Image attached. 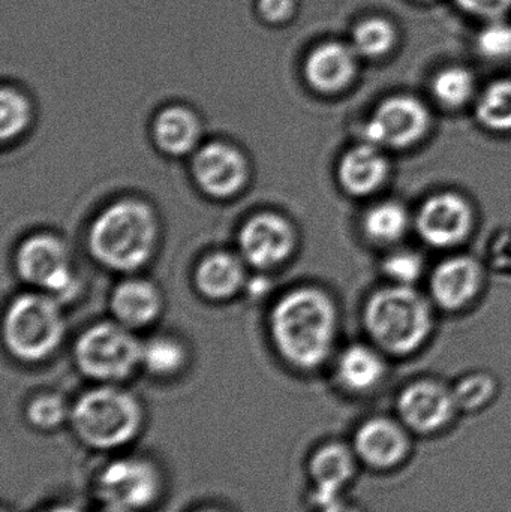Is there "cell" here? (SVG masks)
I'll return each instance as SVG.
<instances>
[{
  "mask_svg": "<svg viewBox=\"0 0 511 512\" xmlns=\"http://www.w3.org/2000/svg\"><path fill=\"white\" fill-rule=\"evenodd\" d=\"M365 321L375 342L393 354H408L419 348L432 330L429 304L405 285L374 294L366 304Z\"/></svg>",
  "mask_w": 511,
  "mask_h": 512,
  "instance_id": "4",
  "label": "cell"
},
{
  "mask_svg": "<svg viewBox=\"0 0 511 512\" xmlns=\"http://www.w3.org/2000/svg\"><path fill=\"white\" fill-rule=\"evenodd\" d=\"M72 430L81 444L93 450H117L134 441L144 414L137 397L120 388H93L71 406Z\"/></svg>",
  "mask_w": 511,
  "mask_h": 512,
  "instance_id": "3",
  "label": "cell"
},
{
  "mask_svg": "<svg viewBox=\"0 0 511 512\" xmlns=\"http://www.w3.org/2000/svg\"><path fill=\"white\" fill-rule=\"evenodd\" d=\"M2 512H12V511H9L8 508H3Z\"/></svg>",
  "mask_w": 511,
  "mask_h": 512,
  "instance_id": "39",
  "label": "cell"
},
{
  "mask_svg": "<svg viewBox=\"0 0 511 512\" xmlns=\"http://www.w3.org/2000/svg\"><path fill=\"white\" fill-rule=\"evenodd\" d=\"M353 450L363 465L375 471H390L410 456V430L390 418H371L354 433Z\"/></svg>",
  "mask_w": 511,
  "mask_h": 512,
  "instance_id": "11",
  "label": "cell"
},
{
  "mask_svg": "<svg viewBox=\"0 0 511 512\" xmlns=\"http://www.w3.org/2000/svg\"><path fill=\"white\" fill-rule=\"evenodd\" d=\"M387 171L386 158L369 143L345 153L339 164V180L350 194L368 195L383 185Z\"/></svg>",
  "mask_w": 511,
  "mask_h": 512,
  "instance_id": "19",
  "label": "cell"
},
{
  "mask_svg": "<svg viewBox=\"0 0 511 512\" xmlns=\"http://www.w3.org/2000/svg\"><path fill=\"white\" fill-rule=\"evenodd\" d=\"M261 15L272 23L287 20L294 8V0H260Z\"/></svg>",
  "mask_w": 511,
  "mask_h": 512,
  "instance_id": "34",
  "label": "cell"
},
{
  "mask_svg": "<svg viewBox=\"0 0 511 512\" xmlns=\"http://www.w3.org/2000/svg\"><path fill=\"white\" fill-rule=\"evenodd\" d=\"M141 363L153 375H176L185 366L186 351L176 339L155 337V339L144 343Z\"/></svg>",
  "mask_w": 511,
  "mask_h": 512,
  "instance_id": "23",
  "label": "cell"
},
{
  "mask_svg": "<svg viewBox=\"0 0 511 512\" xmlns=\"http://www.w3.org/2000/svg\"><path fill=\"white\" fill-rule=\"evenodd\" d=\"M465 11L480 17L495 18L511 8V0H456Z\"/></svg>",
  "mask_w": 511,
  "mask_h": 512,
  "instance_id": "33",
  "label": "cell"
},
{
  "mask_svg": "<svg viewBox=\"0 0 511 512\" xmlns=\"http://www.w3.org/2000/svg\"><path fill=\"white\" fill-rule=\"evenodd\" d=\"M164 489L161 471L144 457H120L96 475L95 496L102 508L143 512L159 501Z\"/></svg>",
  "mask_w": 511,
  "mask_h": 512,
  "instance_id": "6",
  "label": "cell"
},
{
  "mask_svg": "<svg viewBox=\"0 0 511 512\" xmlns=\"http://www.w3.org/2000/svg\"><path fill=\"white\" fill-rule=\"evenodd\" d=\"M479 50L492 59H501L511 54V26L494 23L479 35Z\"/></svg>",
  "mask_w": 511,
  "mask_h": 512,
  "instance_id": "32",
  "label": "cell"
},
{
  "mask_svg": "<svg viewBox=\"0 0 511 512\" xmlns=\"http://www.w3.org/2000/svg\"><path fill=\"white\" fill-rule=\"evenodd\" d=\"M305 71L306 78L314 89L324 93L338 92L354 77L356 60L350 48L329 42L312 51Z\"/></svg>",
  "mask_w": 511,
  "mask_h": 512,
  "instance_id": "17",
  "label": "cell"
},
{
  "mask_svg": "<svg viewBox=\"0 0 511 512\" xmlns=\"http://www.w3.org/2000/svg\"><path fill=\"white\" fill-rule=\"evenodd\" d=\"M245 267L237 256L227 252L207 255L195 271V283L210 300H227L245 283Z\"/></svg>",
  "mask_w": 511,
  "mask_h": 512,
  "instance_id": "20",
  "label": "cell"
},
{
  "mask_svg": "<svg viewBox=\"0 0 511 512\" xmlns=\"http://www.w3.org/2000/svg\"><path fill=\"white\" fill-rule=\"evenodd\" d=\"M71 417V408L60 394L44 393L33 397L26 408V418L35 429H57Z\"/></svg>",
  "mask_w": 511,
  "mask_h": 512,
  "instance_id": "26",
  "label": "cell"
},
{
  "mask_svg": "<svg viewBox=\"0 0 511 512\" xmlns=\"http://www.w3.org/2000/svg\"><path fill=\"white\" fill-rule=\"evenodd\" d=\"M143 345L128 327L102 322L87 328L75 345V360L84 375L104 382L128 378L141 363Z\"/></svg>",
  "mask_w": 511,
  "mask_h": 512,
  "instance_id": "7",
  "label": "cell"
},
{
  "mask_svg": "<svg viewBox=\"0 0 511 512\" xmlns=\"http://www.w3.org/2000/svg\"><path fill=\"white\" fill-rule=\"evenodd\" d=\"M356 453L341 442H327L314 451L308 474L312 484V504L323 508L342 501V493L357 471Z\"/></svg>",
  "mask_w": 511,
  "mask_h": 512,
  "instance_id": "14",
  "label": "cell"
},
{
  "mask_svg": "<svg viewBox=\"0 0 511 512\" xmlns=\"http://www.w3.org/2000/svg\"><path fill=\"white\" fill-rule=\"evenodd\" d=\"M473 92L474 80L467 69H446L434 81L435 96L447 107H461L471 98Z\"/></svg>",
  "mask_w": 511,
  "mask_h": 512,
  "instance_id": "28",
  "label": "cell"
},
{
  "mask_svg": "<svg viewBox=\"0 0 511 512\" xmlns=\"http://www.w3.org/2000/svg\"><path fill=\"white\" fill-rule=\"evenodd\" d=\"M380 355L366 346H351L342 354L338 364L339 381L356 393L372 390L384 376Z\"/></svg>",
  "mask_w": 511,
  "mask_h": 512,
  "instance_id": "22",
  "label": "cell"
},
{
  "mask_svg": "<svg viewBox=\"0 0 511 512\" xmlns=\"http://www.w3.org/2000/svg\"><path fill=\"white\" fill-rule=\"evenodd\" d=\"M318 512H360V510L354 507V505L347 504V502L342 499V501L335 502V504L318 508Z\"/></svg>",
  "mask_w": 511,
  "mask_h": 512,
  "instance_id": "35",
  "label": "cell"
},
{
  "mask_svg": "<svg viewBox=\"0 0 511 512\" xmlns=\"http://www.w3.org/2000/svg\"><path fill=\"white\" fill-rule=\"evenodd\" d=\"M336 319L329 295L317 288L294 289L273 309V340L288 363L299 369H315L332 352Z\"/></svg>",
  "mask_w": 511,
  "mask_h": 512,
  "instance_id": "1",
  "label": "cell"
},
{
  "mask_svg": "<svg viewBox=\"0 0 511 512\" xmlns=\"http://www.w3.org/2000/svg\"><path fill=\"white\" fill-rule=\"evenodd\" d=\"M482 283L479 264L467 256L447 259L435 270L432 292L446 309H459L476 297Z\"/></svg>",
  "mask_w": 511,
  "mask_h": 512,
  "instance_id": "16",
  "label": "cell"
},
{
  "mask_svg": "<svg viewBox=\"0 0 511 512\" xmlns=\"http://www.w3.org/2000/svg\"><path fill=\"white\" fill-rule=\"evenodd\" d=\"M21 279L42 289L57 301L77 291L71 256L62 240L48 234L29 237L17 252Z\"/></svg>",
  "mask_w": 511,
  "mask_h": 512,
  "instance_id": "8",
  "label": "cell"
},
{
  "mask_svg": "<svg viewBox=\"0 0 511 512\" xmlns=\"http://www.w3.org/2000/svg\"><path fill=\"white\" fill-rule=\"evenodd\" d=\"M407 227L408 215L401 204H378L365 218L366 234L378 243L396 242L404 236Z\"/></svg>",
  "mask_w": 511,
  "mask_h": 512,
  "instance_id": "24",
  "label": "cell"
},
{
  "mask_svg": "<svg viewBox=\"0 0 511 512\" xmlns=\"http://www.w3.org/2000/svg\"><path fill=\"white\" fill-rule=\"evenodd\" d=\"M429 128L425 105L410 96L387 99L375 111L365 128L374 146L408 147L417 143Z\"/></svg>",
  "mask_w": 511,
  "mask_h": 512,
  "instance_id": "9",
  "label": "cell"
},
{
  "mask_svg": "<svg viewBox=\"0 0 511 512\" xmlns=\"http://www.w3.org/2000/svg\"><path fill=\"white\" fill-rule=\"evenodd\" d=\"M0 135L3 141L14 140L29 125L32 110L26 96L11 87L0 93Z\"/></svg>",
  "mask_w": 511,
  "mask_h": 512,
  "instance_id": "27",
  "label": "cell"
},
{
  "mask_svg": "<svg viewBox=\"0 0 511 512\" xmlns=\"http://www.w3.org/2000/svg\"><path fill=\"white\" fill-rule=\"evenodd\" d=\"M153 135L162 152L171 156L188 155L200 141V120L188 108H165L156 117Z\"/></svg>",
  "mask_w": 511,
  "mask_h": 512,
  "instance_id": "21",
  "label": "cell"
},
{
  "mask_svg": "<svg viewBox=\"0 0 511 512\" xmlns=\"http://www.w3.org/2000/svg\"><path fill=\"white\" fill-rule=\"evenodd\" d=\"M162 300L158 289L146 280H125L111 295V309L125 327H143L158 318Z\"/></svg>",
  "mask_w": 511,
  "mask_h": 512,
  "instance_id": "18",
  "label": "cell"
},
{
  "mask_svg": "<svg viewBox=\"0 0 511 512\" xmlns=\"http://www.w3.org/2000/svg\"><path fill=\"white\" fill-rule=\"evenodd\" d=\"M158 242V221L147 204L123 200L95 219L89 233L93 256L105 267L134 271L143 267Z\"/></svg>",
  "mask_w": 511,
  "mask_h": 512,
  "instance_id": "2",
  "label": "cell"
},
{
  "mask_svg": "<svg viewBox=\"0 0 511 512\" xmlns=\"http://www.w3.org/2000/svg\"><path fill=\"white\" fill-rule=\"evenodd\" d=\"M458 411L453 390L440 382L420 381L402 391L398 399L401 423L410 432L432 435L452 421Z\"/></svg>",
  "mask_w": 511,
  "mask_h": 512,
  "instance_id": "10",
  "label": "cell"
},
{
  "mask_svg": "<svg viewBox=\"0 0 511 512\" xmlns=\"http://www.w3.org/2000/svg\"><path fill=\"white\" fill-rule=\"evenodd\" d=\"M495 391H497V384H495L492 376L485 375V373H477V375L467 376V378L462 379L453 388V396H455L458 409L474 412L485 408L494 399Z\"/></svg>",
  "mask_w": 511,
  "mask_h": 512,
  "instance_id": "29",
  "label": "cell"
},
{
  "mask_svg": "<svg viewBox=\"0 0 511 512\" xmlns=\"http://www.w3.org/2000/svg\"><path fill=\"white\" fill-rule=\"evenodd\" d=\"M197 512H225V511L219 510V508H203V510H200Z\"/></svg>",
  "mask_w": 511,
  "mask_h": 512,
  "instance_id": "37",
  "label": "cell"
},
{
  "mask_svg": "<svg viewBox=\"0 0 511 512\" xmlns=\"http://www.w3.org/2000/svg\"><path fill=\"white\" fill-rule=\"evenodd\" d=\"M354 47L369 57L387 53L395 42V32L387 21L371 18L363 21L354 30Z\"/></svg>",
  "mask_w": 511,
  "mask_h": 512,
  "instance_id": "30",
  "label": "cell"
},
{
  "mask_svg": "<svg viewBox=\"0 0 511 512\" xmlns=\"http://www.w3.org/2000/svg\"><path fill=\"white\" fill-rule=\"evenodd\" d=\"M296 234L287 219L260 213L245 222L239 234L243 258L257 268H273L290 258Z\"/></svg>",
  "mask_w": 511,
  "mask_h": 512,
  "instance_id": "12",
  "label": "cell"
},
{
  "mask_svg": "<svg viewBox=\"0 0 511 512\" xmlns=\"http://www.w3.org/2000/svg\"><path fill=\"white\" fill-rule=\"evenodd\" d=\"M245 156L225 143L201 147L192 161V174L198 186L210 197L228 198L239 194L248 180Z\"/></svg>",
  "mask_w": 511,
  "mask_h": 512,
  "instance_id": "13",
  "label": "cell"
},
{
  "mask_svg": "<svg viewBox=\"0 0 511 512\" xmlns=\"http://www.w3.org/2000/svg\"><path fill=\"white\" fill-rule=\"evenodd\" d=\"M384 271L401 285L410 286L423 271V259L416 252H396L384 262Z\"/></svg>",
  "mask_w": 511,
  "mask_h": 512,
  "instance_id": "31",
  "label": "cell"
},
{
  "mask_svg": "<svg viewBox=\"0 0 511 512\" xmlns=\"http://www.w3.org/2000/svg\"><path fill=\"white\" fill-rule=\"evenodd\" d=\"M99 512H120V511H114V510H108V508H102Z\"/></svg>",
  "mask_w": 511,
  "mask_h": 512,
  "instance_id": "38",
  "label": "cell"
},
{
  "mask_svg": "<svg viewBox=\"0 0 511 512\" xmlns=\"http://www.w3.org/2000/svg\"><path fill=\"white\" fill-rule=\"evenodd\" d=\"M477 116L494 131H511V81H498L486 89L477 105Z\"/></svg>",
  "mask_w": 511,
  "mask_h": 512,
  "instance_id": "25",
  "label": "cell"
},
{
  "mask_svg": "<svg viewBox=\"0 0 511 512\" xmlns=\"http://www.w3.org/2000/svg\"><path fill=\"white\" fill-rule=\"evenodd\" d=\"M471 224L473 213L470 204L452 192L429 198L417 218L420 236L437 248L461 243L470 233Z\"/></svg>",
  "mask_w": 511,
  "mask_h": 512,
  "instance_id": "15",
  "label": "cell"
},
{
  "mask_svg": "<svg viewBox=\"0 0 511 512\" xmlns=\"http://www.w3.org/2000/svg\"><path fill=\"white\" fill-rule=\"evenodd\" d=\"M65 333L57 300L48 294L15 298L5 318L9 351L23 361H41L56 351Z\"/></svg>",
  "mask_w": 511,
  "mask_h": 512,
  "instance_id": "5",
  "label": "cell"
},
{
  "mask_svg": "<svg viewBox=\"0 0 511 512\" xmlns=\"http://www.w3.org/2000/svg\"><path fill=\"white\" fill-rule=\"evenodd\" d=\"M38 512H81L75 505L72 504H54L50 507L39 510Z\"/></svg>",
  "mask_w": 511,
  "mask_h": 512,
  "instance_id": "36",
  "label": "cell"
}]
</instances>
